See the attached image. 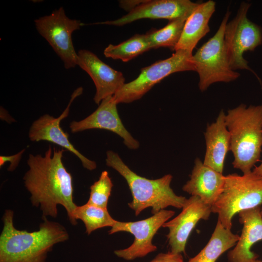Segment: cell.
<instances>
[{
	"label": "cell",
	"mask_w": 262,
	"mask_h": 262,
	"mask_svg": "<svg viewBox=\"0 0 262 262\" xmlns=\"http://www.w3.org/2000/svg\"><path fill=\"white\" fill-rule=\"evenodd\" d=\"M64 151L49 146L44 156L30 154L27 160L29 169L23 179L31 194L32 205L40 208L42 216L56 218L57 206L61 205L71 224L76 225L73 217L77 205L73 201L72 177L62 162Z\"/></svg>",
	"instance_id": "cell-1"
},
{
	"label": "cell",
	"mask_w": 262,
	"mask_h": 262,
	"mask_svg": "<svg viewBox=\"0 0 262 262\" xmlns=\"http://www.w3.org/2000/svg\"><path fill=\"white\" fill-rule=\"evenodd\" d=\"M14 214L12 210L6 209L2 217L0 262H45L55 245L69 239L64 226L45 216H42L43 222L37 230L17 229L14 225Z\"/></svg>",
	"instance_id": "cell-2"
},
{
	"label": "cell",
	"mask_w": 262,
	"mask_h": 262,
	"mask_svg": "<svg viewBox=\"0 0 262 262\" xmlns=\"http://www.w3.org/2000/svg\"><path fill=\"white\" fill-rule=\"evenodd\" d=\"M225 122L230 136L233 166L243 174L250 173L262 151V105L241 104L228 111Z\"/></svg>",
	"instance_id": "cell-3"
},
{
	"label": "cell",
	"mask_w": 262,
	"mask_h": 262,
	"mask_svg": "<svg viewBox=\"0 0 262 262\" xmlns=\"http://www.w3.org/2000/svg\"><path fill=\"white\" fill-rule=\"evenodd\" d=\"M106 165L118 172L126 180L132 200L128 204L136 215L151 207L154 214L169 206L182 209L187 198L177 195L170 187L172 176L167 174L162 178L150 180L141 177L132 171L116 153L108 150Z\"/></svg>",
	"instance_id": "cell-4"
},
{
	"label": "cell",
	"mask_w": 262,
	"mask_h": 262,
	"mask_svg": "<svg viewBox=\"0 0 262 262\" xmlns=\"http://www.w3.org/2000/svg\"><path fill=\"white\" fill-rule=\"evenodd\" d=\"M262 204V177L252 171L243 175L233 173L225 176L222 192L211 210L218 214L217 220L222 226L231 229L235 214Z\"/></svg>",
	"instance_id": "cell-5"
},
{
	"label": "cell",
	"mask_w": 262,
	"mask_h": 262,
	"mask_svg": "<svg viewBox=\"0 0 262 262\" xmlns=\"http://www.w3.org/2000/svg\"><path fill=\"white\" fill-rule=\"evenodd\" d=\"M230 15L228 10L214 35L193 55L195 71L199 76L198 87L202 92L213 83L229 82L240 76L230 67L225 49L224 31Z\"/></svg>",
	"instance_id": "cell-6"
},
{
	"label": "cell",
	"mask_w": 262,
	"mask_h": 262,
	"mask_svg": "<svg viewBox=\"0 0 262 262\" xmlns=\"http://www.w3.org/2000/svg\"><path fill=\"white\" fill-rule=\"evenodd\" d=\"M195 70L192 53L178 50L170 57L142 68L137 78L125 83L113 98L117 104L130 103L141 98L156 84L170 74Z\"/></svg>",
	"instance_id": "cell-7"
},
{
	"label": "cell",
	"mask_w": 262,
	"mask_h": 262,
	"mask_svg": "<svg viewBox=\"0 0 262 262\" xmlns=\"http://www.w3.org/2000/svg\"><path fill=\"white\" fill-rule=\"evenodd\" d=\"M250 5L246 2H241L236 15L228 21L224 31V44L231 69L249 70L258 78L243 57L245 52L253 51L262 45V27L247 17Z\"/></svg>",
	"instance_id": "cell-8"
},
{
	"label": "cell",
	"mask_w": 262,
	"mask_h": 262,
	"mask_svg": "<svg viewBox=\"0 0 262 262\" xmlns=\"http://www.w3.org/2000/svg\"><path fill=\"white\" fill-rule=\"evenodd\" d=\"M39 33L49 43L63 61L66 69L78 65V55L72 39V33L83 25L80 20L70 19L63 7L50 15L34 20Z\"/></svg>",
	"instance_id": "cell-9"
},
{
	"label": "cell",
	"mask_w": 262,
	"mask_h": 262,
	"mask_svg": "<svg viewBox=\"0 0 262 262\" xmlns=\"http://www.w3.org/2000/svg\"><path fill=\"white\" fill-rule=\"evenodd\" d=\"M174 214L173 211L164 209L147 219L139 221H116L108 231L109 234L126 231L132 234L134 239L129 247L116 250L114 253L119 258L130 261L145 257L156 251L157 247L152 244V239L159 229Z\"/></svg>",
	"instance_id": "cell-10"
},
{
	"label": "cell",
	"mask_w": 262,
	"mask_h": 262,
	"mask_svg": "<svg viewBox=\"0 0 262 262\" xmlns=\"http://www.w3.org/2000/svg\"><path fill=\"white\" fill-rule=\"evenodd\" d=\"M211 213V207L198 197L192 196L187 198L180 213L163 225L169 230L166 237L170 252L185 253L186 243L192 230L200 220L208 219Z\"/></svg>",
	"instance_id": "cell-11"
},
{
	"label": "cell",
	"mask_w": 262,
	"mask_h": 262,
	"mask_svg": "<svg viewBox=\"0 0 262 262\" xmlns=\"http://www.w3.org/2000/svg\"><path fill=\"white\" fill-rule=\"evenodd\" d=\"M82 91L81 87L74 91L67 106L58 117L45 114L35 120L29 129V138L33 142L47 141L65 148L76 156L85 168L91 171L96 168V162L85 157L74 147L69 140L68 134L64 132L60 126L61 120L68 115L71 104L82 94Z\"/></svg>",
	"instance_id": "cell-12"
},
{
	"label": "cell",
	"mask_w": 262,
	"mask_h": 262,
	"mask_svg": "<svg viewBox=\"0 0 262 262\" xmlns=\"http://www.w3.org/2000/svg\"><path fill=\"white\" fill-rule=\"evenodd\" d=\"M199 4L189 0H144L119 18L93 24L123 26L144 18L166 19L171 21L182 17H188Z\"/></svg>",
	"instance_id": "cell-13"
},
{
	"label": "cell",
	"mask_w": 262,
	"mask_h": 262,
	"mask_svg": "<svg viewBox=\"0 0 262 262\" xmlns=\"http://www.w3.org/2000/svg\"><path fill=\"white\" fill-rule=\"evenodd\" d=\"M117 104L113 96L103 99L98 108L91 115L79 121H73L70 123L71 132L76 133L94 129H103L120 136L125 145L130 149H137L139 143L123 125L118 113Z\"/></svg>",
	"instance_id": "cell-14"
},
{
	"label": "cell",
	"mask_w": 262,
	"mask_h": 262,
	"mask_svg": "<svg viewBox=\"0 0 262 262\" xmlns=\"http://www.w3.org/2000/svg\"><path fill=\"white\" fill-rule=\"evenodd\" d=\"M78 65L91 78L96 87L94 100L99 104L105 98L114 96L125 84L123 74L102 62L92 52L81 49Z\"/></svg>",
	"instance_id": "cell-15"
},
{
	"label": "cell",
	"mask_w": 262,
	"mask_h": 262,
	"mask_svg": "<svg viewBox=\"0 0 262 262\" xmlns=\"http://www.w3.org/2000/svg\"><path fill=\"white\" fill-rule=\"evenodd\" d=\"M260 206L238 213L243 229L234 248L228 254L229 262H255L258 255L251 250L254 244L262 240V215Z\"/></svg>",
	"instance_id": "cell-16"
},
{
	"label": "cell",
	"mask_w": 262,
	"mask_h": 262,
	"mask_svg": "<svg viewBox=\"0 0 262 262\" xmlns=\"http://www.w3.org/2000/svg\"><path fill=\"white\" fill-rule=\"evenodd\" d=\"M225 176L206 165L197 158L190 175V179L182 190L191 196L198 197L212 207L222 192Z\"/></svg>",
	"instance_id": "cell-17"
},
{
	"label": "cell",
	"mask_w": 262,
	"mask_h": 262,
	"mask_svg": "<svg viewBox=\"0 0 262 262\" xmlns=\"http://www.w3.org/2000/svg\"><path fill=\"white\" fill-rule=\"evenodd\" d=\"M225 115L221 110L215 121L208 125L204 133L206 152L203 164L222 173L227 153L230 150V136Z\"/></svg>",
	"instance_id": "cell-18"
},
{
	"label": "cell",
	"mask_w": 262,
	"mask_h": 262,
	"mask_svg": "<svg viewBox=\"0 0 262 262\" xmlns=\"http://www.w3.org/2000/svg\"><path fill=\"white\" fill-rule=\"evenodd\" d=\"M215 10V2L213 0L199 3L187 18L174 50H182L192 53L199 40L210 32L209 23Z\"/></svg>",
	"instance_id": "cell-19"
},
{
	"label": "cell",
	"mask_w": 262,
	"mask_h": 262,
	"mask_svg": "<svg viewBox=\"0 0 262 262\" xmlns=\"http://www.w3.org/2000/svg\"><path fill=\"white\" fill-rule=\"evenodd\" d=\"M240 236L224 228L217 220L214 230L206 246L187 262H215L229 249L236 245Z\"/></svg>",
	"instance_id": "cell-20"
},
{
	"label": "cell",
	"mask_w": 262,
	"mask_h": 262,
	"mask_svg": "<svg viewBox=\"0 0 262 262\" xmlns=\"http://www.w3.org/2000/svg\"><path fill=\"white\" fill-rule=\"evenodd\" d=\"M150 49L146 34H136L119 44H109L104 49L103 54L107 58L126 62Z\"/></svg>",
	"instance_id": "cell-21"
},
{
	"label": "cell",
	"mask_w": 262,
	"mask_h": 262,
	"mask_svg": "<svg viewBox=\"0 0 262 262\" xmlns=\"http://www.w3.org/2000/svg\"><path fill=\"white\" fill-rule=\"evenodd\" d=\"M73 217L76 221L80 219L83 222L88 235L98 229L105 227H112L117 221L112 218L107 209L87 203L82 206L77 205Z\"/></svg>",
	"instance_id": "cell-22"
},
{
	"label": "cell",
	"mask_w": 262,
	"mask_h": 262,
	"mask_svg": "<svg viewBox=\"0 0 262 262\" xmlns=\"http://www.w3.org/2000/svg\"><path fill=\"white\" fill-rule=\"evenodd\" d=\"M182 17L169 21L164 27L151 30L146 33L151 49L166 47L174 50L178 44L187 18Z\"/></svg>",
	"instance_id": "cell-23"
},
{
	"label": "cell",
	"mask_w": 262,
	"mask_h": 262,
	"mask_svg": "<svg viewBox=\"0 0 262 262\" xmlns=\"http://www.w3.org/2000/svg\"><path fill=\"white\" fill-rule=\"evenodd\" d=\"M113 184L107 171L101 172L99 179L90 186V196L87 203L107 209L109 198Z\"/></svg>",
	"instance_id": "cell-24"
},
{
	"label": "cell",
	"mask_w": 262,
	"mask_h": 262,
	"mask_svg": "<svg viewBox=\"0 0 262 262\" xmlns=\"http://www.w3.org/2000/svg\"><path fill=\"white\" fill-rule=\"evenodd\" d=\"M25 151L23 149L16 154L10 156L1 155L0 156V167L6 162L10 163L7 170L9 171H13L17 167L21 159L22 156Z\"/></svg>",
	"instance_id": "cell-25"
},
{
	"label": "cell",
	"mask_w": 262,
	"mask_h": 262,
	"mask_svg": "<svg viewBox=\"0 0 262 262\" xmlns=\"http://www.w3.org/2000/svg\"><path fill=\"white\" fill-rule=\"evenodd\" d=\"M150 262H183V260L181 254H174L170 251L159 253Z\"/></svg>",
	"instance_id": "cell-26"
},
{
	"label": "cell",
	"mask_w": 262,
	"mask_h": 262,
	"mask_svg": "<svg viewBox=\"0 0 262 262\" xmlns=\"http://www.w3.org/2000/svg\"><path fill=\"white\" fill-rule=\"evenodd\" d=\"M144 0H121L120 6L129 12L142 3Z\"/></svg>",
	"instance_id": "cell-27"
},
{
	"label": "cell",
	"mask_w": 262,
	"mask_h": 262,
	"mask_svg": "<svg viewBox=\"0 0 262 262\" xmlns=\"http://www.w3.org/2000/svg\"><path fill=\"white\" fill-rule=\"evenodd\" d=\"M252 172L258 176L262 177V162L259 165L255 167Z\"/></svg>",
	"instance_id": "cell-28"
},
{
	"label": "cell",
	"mask_w": 262,
	"mask_h": 262,
	"mask_svg": "<svg viewBox=\"0 0 262 262\" xmlns=\"http://www.w3.org/2000/svg\"><path fill=\"white\" fill-rule=\"evenodd\" d=\"M255 262H262V261H260V260H256Z\"/></svg>",
	"instance_id": "cell-29"
},
{
	"label": "cell",
	"mask_w": 262,
	"mask_h": 262,
	"mask_svg": "<svg viewBox=\"0 0 262 262\" xmlns=\"http://www.w3.org/2000/svg\"><path fill=\"white\" fill-rule=\"evenodd\" d=\"M261 215H262V208L261 209Z\"/></svg>",
	"instance_id": "cell-30"
}]
</instances>
